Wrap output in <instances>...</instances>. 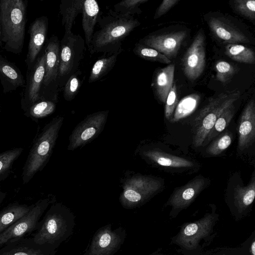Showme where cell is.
Segmentation results:
<instances>
[{"mask_svg": "<svg viewBox=\"0 0 255 255\" xmlns=\"http://www.w3.org/2000/svg\"><path fill=\"white\" fill-rule=\"evenodd\" d=\"M225 54L233 60L241 63L253 64L255 62L254 51L242 44H227L225 46Z\"/></svg>", "mask_w": 255, "mask_h": 255, "instance_id": "obj_30", "label": "cell"}, {"mask_svg": "<svg viewBox=\"0 0 255 255\" xmlns=\"http://www.w3.org/2000/svg\"><path fill=\"white\" fill-rule=\"evenodd\" d=\"M133 52L145 60L164 64H170L171 62L170 59L158 51L139 42L135 44Z\"/></svg>", "mask_w": 255, "mask_h": 255, "instance_id": "obj_33", "label": "cell"}, {"mask_svg": "<svg viewBox=\"0 0 255 255\" xmlns=\"http://www.w3.org/2000/svg\"><path fill=\"white\" fill-rule=\"evenodd\" d=\"M83 80L82 72L79 69L70 76L62 88L63 97L66 101H71L75 98Z\"/></svg>", "mask_w": 255, "mask_h": 255, "instance_id": "obj_34", "label": "cell"}, {"mask_svg": "<svg viewBox=\"0 0 255 255\" xmlns=\"http://www.w3.org/2000/svg\"><path fill=\"white\" fill-rule=\"evenodd\" d=\"M85 0H61L60 13L62 16V24L65 33L72 32L76 17L82 13Z\"/></svg>", "mask_w": 255, "mask_h": 255, "instance_id": "obj_27", "label": "cell"}, {"mask_svg": "<svg viewBox=\"0 0 255 255\" xmlns=\"http://www.w3.org/2000/svg\"><path fill=\"white\" fill-rule=\"evenodd\" d=\"M97 23L100 29L94 32L88 51L91 54L103 53L110 54L123 50V41L140 25L133 16L110 10L103 16H99Z\"/></svg>", "mask_w": 255, "mask_h": 255, "instance_id": "obj_2", "label": "cell"}, {"mask_svg": "<svg viewBox=\"0 0 255 255\" xmlns=\"http://www.w3.org/2000/svg\"><path fill=\"white\" fill-rule=\"evenodd\" d=\"M240 246L249 255H255V231Z\"/></svg>", "mask_w": 255, "mask_h": 255, "instance_id": "obj_43", "label": "cell"}, {"mask_svg": "<svg viewBox=\"0 0 255 255\" xmlns=\"http://www.w3.org/2000/svg\"><path fill=\"white\" fill-rule=\"evenodd\" d=\"M7 193L0 190V205L2 203L6 198Z\"/></svg>", "mask_w": 255, "mask_h": 255, "instance_id": "obj_44", "label": "cell"}, {"mask_svg": "<svg viewBox=\"0 0 255 255\" xmlns=\"http://www.w3.org/2000/svg\"><path fill=\"white\" fill-rule=\"evenodd\" d=\"M178 103L176 83H173L165 102L164 113L167 120H171Z\"/></svg>", "mask_w": 255, "mask_h": 255, "instance_id": "obj_40", "label": "cell"}, {"mask_svg": "<svg viewBox=\"0 0 255 255\" xmlns=\"http://www.w3.org/2000/svg\"><path fill=\"white\" fill-rule=\"evenodd\" d=\"M45 48V74L40 91V100L57 102L59 91L58 84L60 41L56 35L48 39Z\"/></svg>", "mask_w": 255, "mask_h": 255, "instance_id": "obj_11", "label": "cell"}, {"mask_svg": "<svg viewBox=\"0 0 255 255\" xmlns=\"http://www.w3.org/2000/svg\"><path fill=\"white\" fill-rule=\"evenodd\" d=\"M206 180L204 178L198 176L185 185L175 190L166 203L170 206V218H176L179 213L187 208L195 199L203 189Z\"/></svg>", "mask_w": 255, "mask_h": 255, "instance_id": "obj_17", "label": "cell"}, {"mask_svg": "<svg viewBox=\"0 0 255 255\" xmlns=\"http://www.w3.org/2000/svg\"><path fill=\"white\" fill-rule=\"evenodd\" d=\"M48 250L35 244L31 238L10 243L0 249V255H55Z\"/></svg>", "mask_w": 255, "mask_h": 255, "instance_id": "obj_22", "label": "cell"}, {"mask_svg": "<svg viewBox=\"0 0 255 255\" xmlns=\"http://www.w3.org/2000/svg\"><path fill=\"white\" fill-rule=\"evenodd\" d=\"M200 100V96L197 94H192L185 96L178 103L171 122H176L188 116L196 109Z\"/></svg>", "mask_w": 255, "mask_h": 255, "instance_id": "obj_29", "label": "cell"}, {"mask_svg": "<svg viewBox=\"0 0 255 255\" xmlns=\"http://www.w3.org/2000/svg\"><path fill=\"white\" fill-rule=\"evenodd\" d=\"M85 40L72 32L64 33L60 42L58 84L59 91L71 75L79 69L86 50Z\"/></svg>", "mask_w": 255, "mask_h": 255, "instance_id": "obj_8", "label": "cell"}, {"mask_svg": "<svg viewBox=\"0 0 255 255\" xmlns=\"http://www.w3.org/2000/svg\"><path fill=\"white\" fill-rule=\"evenodd\" d=\"M201 218L183 223L171 238V244L181 255H201L216 237L215 227L219 221L214 205Z\"/></svg>", "mask_w": 255, "mask_h": 255, "instance_id": "obj_3", "label": "cell"}, {"mask_svg": "<svg viewBox=\"0 0 255 255\" xmlns=\"http://www.w3.org/2000/svg\"><path fill=\"white\" fill-rule=\"evenodd\" d=\"M53 197L41 199L23 217L0 233V249L8 244L24 238L35 231L40 219L48 207L54 203Z\"/></svg>", "mask_w": 255, "mask_h": 255, "instance_id": "obj_9", "label": "cell"}, {"mask_svg": "<svg viewBox=\"0 0 255 255\" xmlns=\"http://www.w3.org/2000/svg\"><path fill=\"white\" fill-rule=\"evenodd\" d=\"M48 29V19L46 16L36 18L28 29L29 41L25 59L27 69L33 64L44 44Z\"/></svg>", "mask_w": 255, "mask_h": 255, "instance_id": "obj_18", "label": "cell"}, {"mask_svg": "<svg viewBox=\"0 0 255 255\" xmlns=\"http://www.w3.org/2000/svg\"><path fill=\"white\" fill-rule=\"evenodd\" d=\"M127 237L126 229L119 227L112 230L108 224L94 234L84 255H114L121 248Z\"/></svg>", "mask_w": 255, "mask_h": 255, "instance_id": "obj_12", "label": "cell"}, {"mask_svg": "<svg viewBox=\"0 0 255 255\" xmlns=\"http://www.w3.org/2000/svg\"><path fill=\"white\" fill-rule=\"evenodd\" d=\"M27 5V0H0L1 40L7 52L19 54L22 51Z\"/></svg>", "mask_w": 255, "mask_h": 255, "instance_id": "obj_4", "label": "cell"}, {"mask_svg": "<svg viewBox=\"0 0 255 255\" xmlns=\"http://www.w3.org/2000/svg\"><path fill=\"white\" fill-rule=\"evenodd\" d=\"M109 110L88 115L72 131L69 136L68 149L73 150L89 143L103 130L107 122Z\"/></svg>", "mask_w": 255, "mask_h": 255, "instance_id": "obj_13", "label": "cell"}, {"mask_svg": "<svg viewBox=\"0 0 255 255\" xmlns=\"http://www.w3.org/2000/svg\"><path fill=\"white\" fill-rule=\"evenodd\" d=\"M33 205L14 202L5 207L0 211V233L26 215Z\"/></svg>", "mask_w": 255, "mask_h": 255, "instance_id": "obj_26", "label": "cell"}, {"mask_svg": "<svg viewBox=\"0 0 255 255\" xmlns=\"http://www.w3.org/2000/svg\"><path fill=\"white\" fill-rule=\"evenodd\" d=\"M179 0H164L156 9L153 19H156L167 12L172 7L176 4Z\"/></svg>", "mask_w": 255, "mask_h": 255, "instance_id": "obj_42", "label": "cell"}, {"mask_svg": "<svg viewBox=\"0 0 255 255\" xmlns=\"http://www.w3.org/2000/svg\"><path fill=\"white\" fill-rule=\"evenodd\" d=\"M1 23H0V46L1 45Z\"/></svg>", "mask_w": 255, "mask_h": 255, "instance_id": "obj_46", "label": "cell"}, {"mask_svg": "<svg viewBox=\"0 0 255 255\" xmlns=\"http://www.w3.org/2000/svg\"><path fill=\"white\" fill-rule=\"evenodd\" d=\"M75 217L61 203H53L31 238L36 245L56 253V249L73 234Z\"/></svg>", "mask_w": 255, "mask_h": 255, "instance_id": "obj_1", "label": "cell"}, {"mask_svg": "<svg viewBox=\"0 0 255 255\" xmlns=\"http://www.w3.org/2000/svg\"><path fill=\"white\" fill-rule=\"evenodd\" d=\"M238 149L243 151L251 146L255 137V102L251 99L243 111L238 128Z\"/></svg>", "mask_w": 255, "mask_h": 255, "instance_id": "obj_19", "label": "cell"}, {"mask_svg": "<svg viewBox=\"0 0 255 255\" xmlns=\"http://www.w3.org/2000/svg\"><path fill=\"white\" fill-rule=\"evenodd\" d=\"M206 16L211 34L219 41L227 44L251 42L247 30L229 15L216 12L209 13Z\"/></svg>", "mask_w": 255, "mask_h": 255, "instance_id": "obj_10", "label": "cell"}, {"mask_svg": "<svg viewBox=\"0 0 255 255\" xmlns=\"http://www.w3.org/2000/svg\"><path fill=\"white\" fill-rule=\"evenodd\" d=\"M63 120L61 116L54 118L44 127L34 141L22 169L23 184L28 183L48 162Z\"/></svg>", "mask_w": 255, "mask_h": 255, "instance_id": "obj_5", "label": "cell"}, {"mask_svg": "<svg viewBox=\"0 0 255 255\" xmlns=\"http://www.w3.org/2000/svg\"><path fill=\"white\" fill-rule=\"evenodd\" d=\"M235 113V106L233 104L227 108L217 119L206 139L211 140L223 131L229 125Z\"/></svg>", "mask_w": 255, "mask_h": 255, "instance_id": "obj_35", "label": "cell"}, {"mask_svg": "<svg viewBox=\"0 0 255 255\" xmlns=\"http://www.w3.org/2000/svg\"><path fill=\"white\" fill-rule=\"evenodd\" d=\"M23 151L22 147H15L0 153V182L8 177L14 162Z\"/></svg>", "mask_w": 255, "mask_h": 255, "instance_id": "obj_32", "label": "cell"}, {"mask_svg": "<svg viewBox=\"0 0 255 255\" xmlns=\"http://www.w3.org/2000/svg\"><path fill=\"white\" fill-rule=\"evenodd\" d=\"M232 6L238 14L255 23V1L254 0H234L232 2Z\"/></svg>", "mask_w": 255, "mask_h": 255, "instance_id": "obj_36", "label": "cell"}, {"mask_svg": "<svg viewBox=\"0 0 255 255\" xmlns=\"http://www.w3.org/2000/svg\"><path fill=\"white\" fill-rule=\"evenodd\" d=\"M205 38L204 31H198L181 61L182 69L186 77L194 81L202 74L206 62Z\"/></svg>", "mask_w": 255, "mask_h": 255, "instance_id": "obj_15", "label": "cell"}, {"mask_svg": "<svg viewBox=\"0 0 255 255\" xmlns=\"http://www.w3.org/2000/svg\"><path fill=\"white\" fill-rule=\"evenodd\" d=\"M174 71V64H170L158 70L153 76L151 86L157 99L163 104L173 84Z\"/></svg>", "mask_w": 255, "mask_h": 255, "instance_id": "obj_23", "label": "cell"}, {"mask_svg": "<svg viewBox=\"0 0 255 255\" xmlns=\"http://www.w3.org/2000/svg\"><path fill=\"white\" fill-rule=\"evenodd\" d=\"M100 7L95 0H85L82 12V26L84 32L85 44L89 49L95 27L97 23Z\"/></svg>", "mask_w": 255, "mask_h": 255, "instance_id": "obj_25", "label": "cell"}, {"mask_svg": "<svg viewBox=\"0 0 255 255\" xmlns=\"http://www.w3.org/2000/svg\"><path fill=\"white\" fill-rule=\"evenodd\" d=\"M0 81L4 94L24 87L25 80L20 69L0 54Z\"/></svg>", "mask_w": 255, "mask_h": 255, "instance_id": "obj_21", "label": "cell"}, {"mask_svg": "<svg viewBox=\"0 0 255 255\" xmlns=\"http://www.w3.org/2000/svg\"><path fill=\"white\" fill-rule=\"evenodd\" d=\"M56 103L47 100H40L30 106L24 115L34 121L52 114L55 110Z\"/></svg>", "mask_w": 255, "mask_h": 255, "instance_id": "obj_31", "label": "cell"}, {"mask_svg": "<svg viewBox=\"0 0 255 255\" xmlns=\"http://www.w3.org/2000/svg\"><path fill=\"white\" fill-rule=\"evenodd\" d=\"M217 79L223 84L227 83L235 74L236 68L225 61H218L215 66Z\"/></svg>", "mask_w": 255, "mask_h": 255, "instance_id": "obj_39", "label": "cell"}, {"mask_svg": "<svg viewBox=\"0 0 255 255\" xmlns=\"http://www.w3.org/2000/svg\"><path fill=\"white\" fill-rule=\"evenodd\" d=\"M187 36V31L184 30L153 32L140 39L138 42L158 51L171 60L176 57Z\"/></svg>", "mask_w": 255, "mask_h": 255, "instance_id": "obj_14", "label": "cell"}, {"mask_svg": "<svg viewBox=\"0 0 255 255\" xmlns=\"http://www.w3.org/2000/svg\"><path fill=\"white\" fill-rule=\"evenodd\" d=\"M141 156L158 165L173 168L190 167L193 163L183 157L175 156L155 149H142Z\"/></svg>", "mask_w": 255, "mask_h": 255, "instance_id": "obj_24", "label": "cell"}, {"mask_svg": "<svg viewBox=\"0 0 255 255\" xmlns=\"http://www.w3.org/2000/svg\"><path fill=\"white\" fill-rule=\"evenodd\" d=\"M148 0H125L114 5V11L117 13L133 16L140 14L142 11L139 6Z\"/></svg>", "mask_w": 255, "mask_h": 255, "instance_id": "obj_37", "label": "cell"}, {"mask_svg": "<svg viewBox=\"0 0 255 255\" xmlns=\"http://www.w3.org/2000/svg\"><path fill=\"white\" fill-rule=\"evenodd\" d=\"M255 197V180L254 176L247 186H238L233 196V205L230 210L237 221L243 219L247 216Z\"/></svg>", "mask_w": 255, "mask_h": 255, "instance_id": "obj_20", "label": "cell"}, {"mask_svg": "<svg viewBox=\"0 0 255 255\" xmlns=\"http://www.w3.org/2000/svg\"><path fill=\"white\" fill-rule=\"evenodd\" d=\"M149 255H169L166 254L162 253L159 251H156Z\"/></svg>", "mask_w": 255, "mask_h": 255, "instance_id": "obj_45", "label": "cell"}, {"mask_svg": "<svg viewBox=\"0 0 255 255\" xmlns=\"http://www.w3.org/2000/svg\"><path fill=\"white\" fill-rule=\"evenodd\" d=\"M161 186V181L154 177L130 173L123 179L120 203L127 209L139 207L155 195Z\"/></svg>", "mask_w": 255, "mask_h": 255, "instance_id": "obj_7", "label": "cell"}, {"mask_svg": "<svg viewBox=\"0 0 255 255\" xmlns=\"http://www.w3.org/2000/svg\"><path fill=\"white\" fill-rule=\"evenodd\" d=\"M201 255H249L241 247H219L205 250Z\"/></svg>", "mask_w": 255, "mask_h": 255, "instance_id": "obj_41", "label": "cell"}, {"mask_svg": "<svg viewBox=\"0 0 255 255\" xmlns=\"http://www.w3.org/2000/svg\"><path fill=\"white\" fill-rule=\"evenodd\" d=\"M45 53L38 56L31 67L27 69L25 84L21 95V109L27 108L40 100V91L45 74Z\"/></svg>", "mask_w": 255, "mask_h": 255, "instance_id": "obj_16", "label": "cell"}, {"mask_svg": "<svg viewBox=\"0 0 255 255\" xmlns=\"http://www.w3.org/2000/svg\"><path fill=\"white\" fill-rule=\"evenodd\" d=\"M232 141V133L226 131L210 145L207 149V152L211 155H219L230 145Z\"/></svg>", "mask_w": 255, "mask_h": 255, "instance_id": "obj_38", "label": "cell"}, {"mask_svg": "<svg viewBox=\"0 0 255 255\" xmlns=\"http://www.w3.org/2000/svg\"><path fill=\"white\" fill-rule=\"evenodd\" d=\"M240 97V92L234 90L223 92L209 100L194 120L196 129L193 143L195 147L202 145L217 119L227 108L235 104Z\"/></svg>", "mask_w": 255, "mask_h": 255, "instance_id": "obj_6", "label": "cell"}, {"mask_svg": "<svg viewBox=\"0 0 255 255\" xmlns=\"http://www.w3.org/2000/svg\"><path fill=\"white\" fill-rule=\"evenodd\" d=\"M123 51L106 54L105 56L98 59L92 66L89 74L88 83L91 84L95 82L106 76L114 68L119 55Z\"/></svg>", "mask_w": 255, "mask_h": 255, "instance_id": "obj_28", "label": "cell"}]
</instances>
